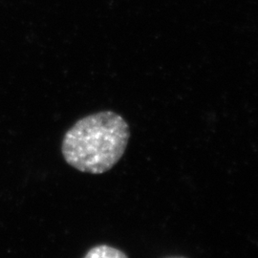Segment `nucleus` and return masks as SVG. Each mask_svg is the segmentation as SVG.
Returning a JSON list of instances; mask_svg holds the SVG:
<instances>
[{"label":"nucleus","instance_id":"2","mask_svg":"<svg viewBox=\"0 0 258 258\" xmlns=\"http://www.w3.org/2000/svg\"><path fill=\"white\" fill-rule=\"evenodd\" d=\"M83 258H128L120 249L108 245H99L89 249Z\"/></svg>","mask_w":258,"mask_h":258},{"label":"nucleus","instance_id":"1","mask_svg":"<svg viewBox=\"0 0 258 258\" xmlns=\"http://www.w3.org/2000/svg\"><path fill=\"white\" fill-rule=\"evenodd\" d=\"M129 138L126 120L113 111H102L82 118L65 133L61 152L77 170L102 174L123 156Z\"/></svg>","mask_w":258,"mask_h":258}]
</instances>
